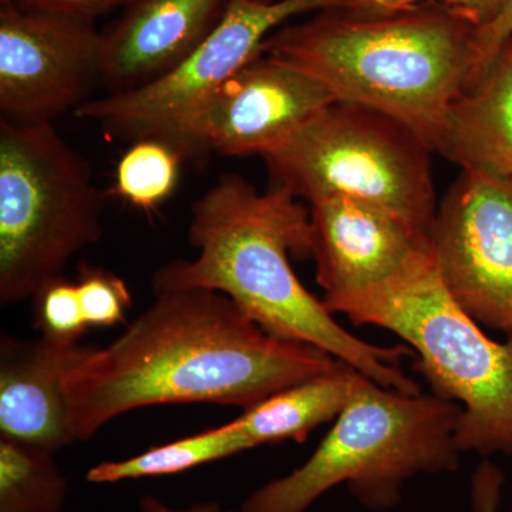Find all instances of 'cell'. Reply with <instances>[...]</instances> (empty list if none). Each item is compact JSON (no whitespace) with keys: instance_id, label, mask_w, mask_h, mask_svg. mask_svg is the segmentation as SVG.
Wrapping results in <instances>:
<instances>
[{"instance_id":"1","label":"cell","mask_w":512,"mask_h":512,"mask_svg":"<svg viewBox=\"0 0 512 512\" xmlns=\"http://www.w3.org/2000/svg\"><path fill=\"white\" fill-rule=\"evenodd\" d=\"M325 350L276 338L210 289L154 293V301L103 349L64 377L76 441L121 414L160 404L215 403L248 410L340 365Z\"/></svg>"},{"instance_id":"2","label":"cell","mask_w":512,"mask_h":512,"mask_svg":"<svg viewBox=\"0 0 512 512\" xmlns=\"http://www.w3.org/2000/svg\"><path fill=\"white\" fill-rule=\"evenodd\" d=\"M188 242L198 255L157 269L154 293H224L276 338L325 350L380 386L421 393L399 367L404 356H414L412 349L372 345L352 335L293 272L291 256L311 258V217L285 188L271 185L259 192L239 174L221 175L192 202Z\"/></svg>"},{"instance_id":"3","label":"cell","mask_w":512,"mask_h":512,"mask_svg":"<svg viewBox=\"0 0 512 512\" xmlns=\"http://www.w3.org/2000/svg\"><path fill=\"white\" fill-rule=\"evenodd\" d=\"M478 30L441 3L382 13L336 6L275 30L264 52L312 74L336 101L399 120L433 151L448 110L476 79Z\"/></svg>"},{"instance_id":"4","label":"cell","mask_w":512,"mask_h":512,"mask_svg":"<svg viewBox=\"0 0 512 512\" xmlns=\"http://www.w3.org/2000/svg\"><path fill=\"white\" fill-rule=\"evenodd\" d=\"M461 407L436 394L389 389L359 373L332 429L301 467L256 488L239 512H306L336 485L369 511L392 510L407 481L451 473Z\"/></svg>"},{"instance_id":"5","label":"cell","mask_w":512,"mask_h":512,"mask_svg":"<svg viewBox=\"0 0 512 512\" xmlns=\"http://www.w3.org/2000/svg\"><path fill=\"white\" fill-rule=\"evenodd\" d=\"M330 313L389 330L412 349L431 393L461 407V453L512 456V338H488L448 292L433 252L389 284Z\"/></svg>"},{"instance_id":"6","label":"cell","mask_w":512,"mask_h":512,"mask_svg":"<svg viewBox=\"0 0 512 512\" xmlns=\"http://www.w3.org/2000/svg\"><path fill=\"white\" fill-rule=\"evenodd\" d=\"M106 191L53 123L0 120V303L33 299L104 232Z\"/></svg>"},{"instance_id":"7","label":"cell","mask_w":512,"mask_h":512,"mask_svg":"<svg viewBox=\"0 0 512 512\" xmlns=\"http://www.w3.org/2000/svg\"><path fill=\"white\" fill-rule=\"evenodd\" d=\"M431 148L399 120L335 101L264 158L271 185L312 202L346 195L379 205L431 239L437 204Z\"/></svg>"},{"instance_id":"8","label":"cell","mask_w":512,"mask_h":512,"mask_svg":"<svg viewBox=\"0 0 512 512\" xmlns=\"http://www.w3.org/2000/svg\"><path fill=\"white\" fill-rule=\"evenodd\" d=\"M340 0H231L220 25L190 56L154 82L90 99L74 116L111 138H158L187 158L192 124L248 63L264 55L266 39L293 19L336 8Z\"/></svg>"},{"instance_id":"9","label":"cell","mask_w":512,"mask_h":512,"mask_svg":"<svg viewBox=\"0 0 512 512\" xmlns=\"http://www.w3.org/2000/svg\"><path fill=\"white\" fill-rule=\"evenodd\" d=\"M94 20L0 3V120L53 123L76 113L100 84Z\"/></svg>"},{"instance_id":"10","label":"cell","mask_w":512,"mask_h":512,"mask_svg":"<svg viewBox=\"0 0 512 512\" xmlns=\"http://www.w3.org/2000/svg\"><path fill=\"white\" fill-rule=\"evenodd\" d=\"M431 252L458 305L512 338V184L463 168L437 207Z\"/></svg>"},{"instance_id":"11","label":"cell","mask_w":512,"mask_h":512,"mask_svg":"<svg viewBox=\"0 0 512 512\" xmlns=\"http://www.w3.org/2000/svg\"><path fill=\"white\" fill-rule=\"evenodd\" d=\"M335 101L312 74L264 53L239 70L192 124L187 158L210 151L272 156Z\"/></svg>"},{"instance_id":"12","label":"cell","mask_w":512,"mask_h":512,"mask_svg":"<svg viewBox=\"0 0 512 512\" xmlns=\"http://www.w3.org/2000/svg\"><path fill=\"white\" fill-rule=\"evenodd\" d=\"M311 258L326 308L389 284L431 255V239L379 205L330 195L309 202Z\"/></svg>"},{"instance_id":"13","label":"cell","mask_w":512,"mask_h":512,"mask_svg":"<svg viewBox=\"0 0 512 512\" xmlns=\"http://www.w3.org/2000/svg\"><path fill=\"white\" fill-rule=\"evenodd\" d=\"M231 0H131L101 30L100 84L130 92L170 72L220 25Z\"/></svg>"},{"instance_id":"14","label":"cell","mask_w":512,"mask_h":512,"mask_svg":"<svg viewBox=\"0 0 512 512\" xmlns=\"http://www.w3.org/2000/svg\"><path fill=\"white\" fill-rule=\"evenodd\" d=\"M93 348L42 335L0 336V431L5 439L62 450L76 443L67 426L64 377Z\"/></svg>"},{"instance_id":"15","label":"cell","mask_w":512,"mask_h":512,"mask_svg":"<svg viewBox=\"0 0 512 512\" xmlns=\"http://www.w3.org/2000/svg\"><path fill=\"white\" fill-rule=\"evenodd\" d=\"M433 151L512 184V37L454 101Z\"/></svg>"},{"instance_id":"16","label":"cell","mask_w":512,"mask_h":512,"mask_svg":"<svg viewBox=\"0 0 512 512\" xmlns=\"http://www.w3.org/2000/svg\"><path fill=\"white\" fill-rule=\"evenodd\" d=\"M67 491L53 451L0 439V512H62Z\"/></svg>"},{"instance_id":"17","label":"cell","mask_w":512,"mask_h":512,"mask_svg":"<svg viewBox=\"0 0 512 512\" xmlns=\"http://www.w3.org/2000/svg\"><path fill=\"white\" fill-rule=\"evenodd\" d=\"M184 160L167 141H134L117 165L116 194L134 207L153 210L173 194Z\"/></svg>"},{"instance_id":"18","label":"cell","mask_w":512,"mask_h":512,"mask_svg":"<svg viewBox=\"0 0 512 512\" xmlns=\"http://www.w3.org/2000/svg\"><path fill=\"white\" fill-rule=\"evenodd\" d=\"M79 274L77 291L89 328H107L123 322L133 305V296L126 282L113 272L86 264L80 266Z\"/></svg>"},{"instance_id":"19","label":"cell","mask_w":512,"mask_h":512,"mask_svg":"<svg viewBox=\"0 0 512 512\" xmlns=\"http://www.w3.org/2000/svg\"><path fill=\"white\" fill-rule=\"evenodd\" d=\"M35 326L42 335L79 340L89 330L80 305L77 282L64 276L47 282L33 296Z\"/></svg>"},{"instance_id":"20","label":"cell","mask_w":512,"mask_h":512,"mask_svg":"<svg viewBox=\"0 0 512 512\" xmlns=\"http://www.w3.org/2000/svg\"><path fill=\"white\" fill-rule=\"evenodd\" d=\"M441 3L470 19L478 29L493 23L512 6V0H340L339 8L355 12H393L421 5V3Z\"/></svg>"},{"instance_id":"21","label":"cell","mask_w":512,"mask_h":512,"mask_svg":"<svg viewBox=\"0 0 512 512\" xmlns=\"http://www.w3.org/2000/svg\"><path fill=\"white\" fill-rule=\"evenodd\" d=\"M131 0H0L23 9L47 10L76 18L94 20L114 9H123Z\"/></svg>"},{"instance_id":"22","label":"cell","mask_w":512,"mask_h":512,"mask_svg":"<svg viewBox=\"0 0 512 512\" xmlns=\"http://www.w3.org/2000/svg\"><path fill=\"white\" fill-rule=\"evenodd\" d=\"M512 37V6L490 25L478 30V67L476 79L488 69L494 57Z\"/></svg>"},{"instance_id":"23","label":"cell","mask_w":512,"mask_h":512,"mask_svg":"<svg viewBox=\"0 0 512 512\" xmlns=\"http://www.w3.org/2000/svg\"><path fill=\"white\" fill-rule=\"evenodd\" d=\"M503 474L493 464L478 468L473 480V507L476 512H498Z\"/></svg>"},{"instance_id":"24","label":"cell","mask_w":512,"mask_h":512,"mask_svg":"<svg viewBox=\"0 0 512 512\" xmlns=\"http://www.w3.org/2000/svg\"><path fill=\"white\" fill-rule=\"evenodd\" d=\"M138 505H140V512H221L220 504L214 503V501L195 503L183 510H175L154 495H144Z\"/></svg>"},{"instance_id":"25","label":"cell","mask_w":512,"mask_h":512,"mask_svg":"<svg viewBox=\"0 0 512 512\" xmlns=\"http://www.w3.org/2000/svg\"><path fill=\"white\" fill-rule=\"evenodd\" d=\"M259 2H276V0H259Z\"/></svg>"}]
</instances>
